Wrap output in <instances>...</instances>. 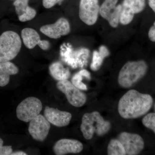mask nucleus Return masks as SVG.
<instances>
[{"label": "nucleus", "instance_id": "obj_1", "mask_svg": "<svg viewBox=\"0 0 155 155\" xmlns=\"http://www.w3.org/2000/svg\"><path fill=\"white\" fill-rule=\"evenodd\" d=\"M153 100L151 96L130 90L119 100L118 112L125 119L139 118L147 114L152 107Z\"/></svg>", "mask_w": 155, "mask_h": 155}, {"label": "nucleus", "instance_id": "obj_2", "mask_svg": "<svg viewBox=\"0 0 155 155\" xmlns=\"http://www.w3.org/2000/svg\"><path fill=\"white\" fill-rule=\"evenodd\" d=\"M110 128V122L106 121L97 111L86 113L82 116L80 129L87 140L91 139L95 133L99 136L105 135Z\"/></svg>", "mask_w": 155, "mask_h": 155}, {"label": "nucleus", "instance_id": "obj_3", "mask_svg": "<svg viewBox=\"0 0 155 155\" xmlns=\"http://www.w3.org/2000/svg\"><path fill=\"white\" fill-rule=\"evenodd\" d=\"M147 69V64L144 61H128L119 72V85L123 88L131 87L144 77Z\"/></svg>", "mask_w": 155, "mask_h": 155}, {"label": "nucleus", "instance_id": "obj_4", "mask_svg": "<svg viewBox=\"0 0 155 155\" xmlns=\"http://www.w3.org/2000/svg\"><path fill=\"white\" fill-rule=\"evenodd\" d=\"M22 47L19 35L13 31H7L0 35V62L10 61L16 58Z\"/></svg>", "mask_w": 155, "mask_h": 155}, {"label": "nucleus", "instance_id": "obj_5", "mask_svg": "<svg viewBox=\"0 0 155 155\" xmlns=\"http://www.w3.org/2000/svg\"><path fill=\"white\" fill-rule=\"evenodd\" d=\"M64 49L61 51V57L72 68H82L87 66L90 54L88 49L82 48L75 51L70 45L67 44L64 46Z\"/></svg>", "mask_w": 155, "mask_h": 155}, {"label": "nucleus", "instance_id": "obj_6", "mask_svg": "<svg viewBox=\"0 0 155 155\" xmlns=\"http://www.w3.org/2000/svg\"><path fill=\"white\" fill-rule=\"evenodd\" d=\"M41 101L35 97L26 98L18 105L16 110L17 118L25 122H30L40 114L42 109Z\"/></svg>", "mask_w": 155, "mask_h": 155}, {"label": "nucleus", "instance_id": "obj_7", "mask_svg": "<svg viewBox=\"0 0 155 155\" xmlns=\"http://www.w3.org/2000/svg\"><path fill=\"white\" fill-rule=\"evenodd\" d=\"M56 86L60 91L65 95L71 105L80 107L86 102V94L73 85L71 81L68 80L58 81Z\"/></svg>", "mask_w": 155, "mask_h": 155}, {"label": "nucleus", "instance_id": "obj_8", "mask_svg": "<svg viewBox=\"0 0 155 155\" xmlns=\"http://www.w3.org/2000/svg\"><path fill=\"white\" fill-rule=\"evenodd\" d=\"M117 139L124 147L126 155H138L144 148L143 139L137 134L122 132L119 134Z\"/></svg>", "mask_w": 155, "mask_h": 155}, {"label": "nucleus", "instance_id": "obj_9", "mask_svg": "<svg viewBox=\"0 0 155 155\" xmlns=\"http://www.w3.org/2000/svg\"><path fill=\"white\" fill-rule=\"evenodd\" d=\"M98 0H81L79 17L81 20L88 25H94L99 14Z\"/></svg>", "mask_w": 155, "mask_h": 155}, {"label": "nucleus", "instance_id": "obj_10", "mask_svg": "<svg viewBox=\"0 0 155 155\" xmlns=\"http://www.w3.org/2000/svg\"><path fill=\"white\" fill-rule=\"evenodd\" d=\"M51 125L44 116L39 114L29 122L28 132L37 141L43 142L47 137Z\"/></svg>", "mask_w": 155, "mask_h": 155}, {"label": "nucleus", "instance_id": "obj_11", "mask_svg": "<svg viewBox=\"0 0 155 155\" xmlns=\"http://www.w3.org/2000/svg\"><path fill=\"white\" fill-rule=\"evenodd\" d=\"M40 31L50 38L58 39L69 33L70 24L66 18H61L53 24L42 26Z\"/></svg>", "mask_w": 155, "mask_h": 155}, {"label": "nucleus", "instance_id": "obj_12", "mask_svg": "<svg viewBox=\"0 0 155 155\" xmlns=\"http://www.w3.org/2000/svg\"><path fill=\"white\" fill-rule=\"evenodd\" d=\"M44 116L50 123L58 127L67 126L72 118V114L69 112L60 110L48 106L45 108Z\"/></svg>", "mask_w": 155, "mask_h": 155}, {"label": "nucleus", "instance_id": "obj_13", "mask_svg": "<svg viewBox=\"0 0 155 155\" xmlns=\"http://www.w3.org/2000/svg\"><path fill=\"white\" fill-rule=\"evenodd\" d=\"M83 149L81 142L75 139H62L54 145L53 151L57 155H66L68 153H78Z\"/></svg>", "mask_w": 155, "mask_h": 155}, {"label": "nucleus", "instance_id": "obj_14", "mask_svg": "<svg viewBox=\"0 0 155 155\" xmlns=\"http://www.w3.org/2000/svg\"><path fill=\"white\" fill-rule=\"evenodd\" d=\"M18 67L11 61L0 62V87H5L9 83L10 76L19 72Z\"/></svg>", "mask_w": 155, "mask_h": 155}, {"label": "nucleus", "instance_id": "obj_15", "mask_svg": "<svg viewBox=\"0 0 155 155\" xmlns=\"http://www.w3.org/2000/svg\"><path fill=\"white\" fill-rule=\"evenodd\" d=\"M49 69L51 76L58 81L68 80L71 75L69 68H65L63 64L59 61L51 64Z\"/></svg>", "mask_w": 155, "mask_h": 155}, {"label": "nucleus", "instance_id": "obj_16", "mask_svg": "<svg viewBox=\"0 0 155 155\" xmlns=\"http://www.w3.org/2000/svg\"><path fill=\"white\" fill-rule=\"evenodd\" d=\"M21 37L25 46L31 49L38 45L40 36L36 30L32 28H23L21 31Z\"/></svg>", "mask_w": 155, "mask_h": 155}, {"label": "nucleus", "instance_id": "obj_17", "mask_svg": "<svg viewBox=\"0 0 155 155\" xmlns=\"http://www.w3.org/2000/svg\"><path fill=\"white\" fill-rule=\"evenodd\" d=\"M110 54V51L104 45L101 46L98 51H94L90 65L91 70L94 71L98 70L101 67L105 58L108 57Z\"/></svg>", "mask_w": 155, "mask_h": 155}, {"label": "nucleus", "instance_id": "obj_18", "mask_svg": "<svg viewBox=\"0 0 155 155\" xmlns=\"http://www.w3.org/2000/svg\"><path fill=\"white\" fill-rule=\"evenodd\" d=\"M145 6V0H124L122 11L134 16L143 11Z\"/></svg>", "mask_w": 155, "mask_h": 155}, {"label": "nucleus", "instance_id": "obj_19", "mask_svg": "<svg viewBox=\"0 0 155 155\" xmlns=\"http://www.w3.org/2000/svg\"><path fill=\"white\" fill-rule=\"evenodd\" d=\"M83 78H85L88 80L91 79L90 73L85 69H81L74 74L71 79V82L73 85L81 90L87 91L88 89L87 86L82 82Z\"/></svg>", "mask_w": 155, "mask_h": 155}, {"label": "nucleus", "instance_id": "obj_20", "mask_svg": "<svg viewBox=\"0 0 155 155\" xmlns=\"http://www.w3.org/2000/svg\"><path fill=\"white\" fill-rule=\"evenodd\" d=\"M118 0H105L100 7L99 14L104 19L107 20L117 6Z\"/></svg>", "mask_w": 155, "mask_h": 155}, {"label": "nucleus", "instance_id": "obj_21", "mask_svg": "<svg viewBox=\"0 0 155 155\" xmlns=\"http://www.w3.org/2000/svg\"><path fill=\"white\" fill-rule=\"evenodd\" d=\"M107 153L109 155H125V150L118 139L111 140L108 144Z\"/></svg>", "mask_w": 155, "mask_h": 155}, {"label": "nucleus", "instance_id": "obj_22", "mask_svg": "<svg viewBox=\"0 0 155 155\" xmlns=\"http://www.w3.org/2000/svg\"><path fill=\"white\" fill-rule=\"evenodd\" d=\"M122 11V5H119L116 6L114 11L110 15L107 19L109 24L113 28H116L120 22V15Z\"/></svg>", "mask_w": 155, "mask_h": 155}, {"label": "nucleus", "instance_id": "obj_23", "mask_svg": "<svg viewBox=\"0 0 155 155\" xmlns=\"http://www.w3.org/2000/svg\"><path fill=\"white\" fill-rule=\"evenodd\" d=\"M29 0H15L14 5L17 16L19 17L28 11L30 7L28 5Z\"/></svg>", "mask_w": 155, "mask_h": 155}, {"label": "nucleus", "instance_id": "obj_24", "mask_svg": "<svg viewBox=\"0 0 155 155\" xmlns=\"http://www.w3.org/2000/svg\"><path fill=\"white\" fill-rule=\"evenodd\" d=\"M143 125L153 130L155 134V113H151L147 114L142 119Z\"/></svg>", "mask_w": 155, "mask_h": 155}, {"label": "nucleus", "instance_id": "obj_25", "mask_svg": "<svg viewBox=\"0 0 155 155\" xmlns=\"http://www.w3.org/2000/svg\"><path fill=\"white\" fill-rule=\"evenodd\" d=\"M36 11L30 7L29 9L21 16L18 17L19 21L22 22L30 21L34 19L36 15Z\"/></svg>", "mask_w": 155, "mask_h": 155}, {"label": "nucleus", "instance_id": "obj_26", "mask_svg": "<svg viewBox=\"0 0 155 155\" xmlns=\"http://www.w3.org/2000/svg\"><path fill=\"white\" fill-rule=\"evenodd\" d=\"M4 141L0 138V155H10L13 153V149L11 146L3 145Z\"/></svg>", "mask_w": 155, "mask_h": 155}, {"label": "nucleus", "instance_id": "obj_27", "mask_svg": "<svg viewBox=\"0 0 155 155\" xmlns=\"http://www.w3.org/2000/svg\"><path fill=\"white\" fill-rule=\"evenodd\" d=\"M64 0H43V5L45 8L49 9L57 4H61Z\"/></svg>", "mask_w": 155, "mask_h": 155}, {"label": "nucleus", "instance_id": "obj_28", "mask_svg": "<svg viewBox=\"0 0 155 155\" xmlns=\"http://www.w3.org/2000/svg\"><path fill=\"white\" fill-rule=\"evenodd\" d=\"M38 45L40 48L44 51H47L51 47L49 41L45 40H41Z\"/></svg>", "mask_w": 155, "mask_h": 155}, {"label": "nucleus", "instance_id": "obj_29", "mask_svg": "<svg viewBox=\"0 0 155 155\" xmlns=\"http://www.w3.org/2000/svg\"><path fill=\"white\" fill-rule=\"evenodd\" d=\"M148 37L151 41L155 42V21L149 31Z\"/></svg>", "mask_w": 155, "mask_h": 155}, {"label": "nucleus", "instance_id": "obj_30", "mask_svg": "<svg viewBox=\"0 0 155 155\" xmlns=\"http://www.w3.org/2000/svg\"><path fill=\"white\" fill-rule=\"evenodd\" d=\"M149 5L155 13V0H148Z\"/></svg>", "mask_w": 155, "mask_h": 155}, {"label": "nucleus", "instance_id": "obj_31", "mask_svg": "<svg viewBox=\"0 0 155 155\" xmlns=\"http://www.w3.org/2000/svg\"><path fill=\"white\" fill-rule=\"evenodd\" d=\"M12 155H26L27 154L22 151H17L14 152L11 154Z\"/></svg>", "mask_w": 155, "mask_h": 155}, {"label": "nucleus", "instance_id": "obj_32", "mask_svg": "<svg viewBox=\"0 0 155 155\" xmlns=\"http://www.w3.org/2000/svg\"><path fill=\"white\" fill-rule=\"evenodd\" d=\"M154 109H155V106H154Z\"/></svg>", "mask_w": 155, "mask_h": 155}]
</instances>
